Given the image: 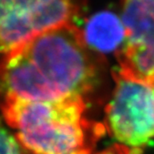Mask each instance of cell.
<instances>
[{"label": "cell", "instance_id": "8992f818", "mask_svg": "<svg viewBox=\"0 0 154 154\" xmlns=\"http://www.w3.org/2000/svg\"><path fill=\"white\" fill-rule=\"evenodd\" d=\"M82 33L88 47L102 53L118 51L126 38L122 20L110 11H101L91 16Z\"/></svg>", "mask_w": 154, "mask_h": 154}, {"label": "cell", "instance_id": "7a4b0ae2", "mask_svg": "<svg viewBox=\"0 0 154 154\" xmlns=\"http://www.w3.org/2000/svg\"><path fill=\"white\" fill-rule=\"evenodd\" d=\"M3 118L32 154H93L105 125L86 116L82 97L31 101L7 99L0 103Z\"/></svg>", "mask_w": 154, "mask_h": 154}, {"label": "cell", "instance_id": "6da1fadb", "mask_svg": "<svg viewBox=\"0 0 154 154\" xmlns=\"http://www.w3.org/2000/svg\"><path fill=\"white\" fill-rule=\"evenodd\" d=\"M97 57L74 23L41 33L0 59V103L82 97L99 79Z\"/></svg>", "mask_w": 154, "mask_h": 154}, {"label": "cell", "instance_id": "52a82bcc", "mask_svg": "<svg viewBox=\"0 0 154 154\" xmlns=\"http://www.w3.org/2000/svg\"><path fill=\"white\" fill-rule=\"evenodd\" d=\"M0 154H26V150L21 145L0 119Z\"/></svg>", "mask_w": 154, "mask_h": 154}, {"label": "cell", "instance_id": "ba28073f", "mask_svg": "<svg viewBox=\"0 0 154 154\" xmlns=\"http://www.w3.org/2000/svg\"><path fill=\"white\" fill-rule=\"evenodd\" d=\"M93 154H132V153L126 147L120 145V144H115V145L109 147V148H107L105 150H102V151Z\"/></svg>", "mask_w": 154, "mask_h": 154}, {"label": "cell", "instance_id": "277c9868", "mask_svg": "<svg viewBox=\"0 0 154 154\" xmlns=\"http://www.w3.org/2000/svg\"><path fill=\"white\" fill-rule=\"evenodd\" d=\"M81 8V0H0V55L47 30L73 23Z\"/></svg>", "mask_w": 154, "mask_h": 154}, {"label": "cell", "instance_id": "3957f363", "mask_svg": "<svg viewBox=\"0 0 154 154\" xmlns=\"http://www.w3.org/2000/svg\"><path fill=\"white\" fill-rule=\"evenodd\" d=\"M115 87L105 108V128L120 145L139 154L154 139V85L113 73Z\"/></svg>", "mask_w": 154, "mask_h": 154}, {"label": "cell", "instance_id": "5b68a950", "mask_svg": "<svg viewBox=\"0 0 154 154\" xmlns=\"http://www.w3.org/2000/svg\"><path fill=\"white\" fill-rule=\"evenodd\" d=\"M126 38L122 46L154 50V0H121Z\"/></svg>", "mask_w": 154, "mask_h": 154}]
</instances>
